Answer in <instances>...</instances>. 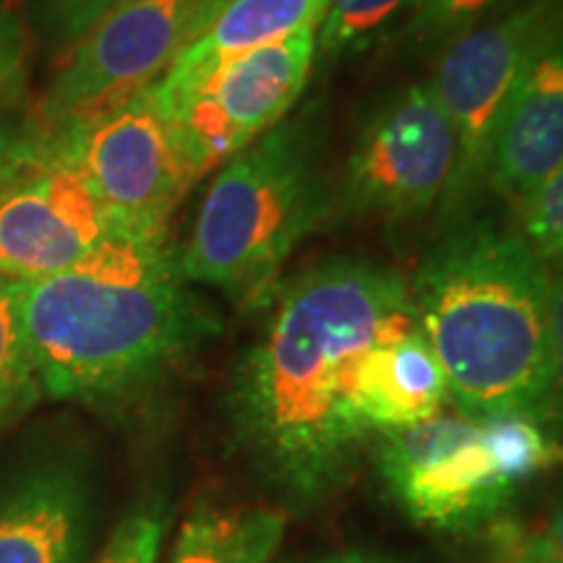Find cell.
<instances>
[{"mask_svg":"<svg viewBox=\"0 0 563 563\" xmlns=\"http://www.w3.org/2000/svg\"><path fill=\"white\" fill-rule=\"evenodd\" d=\"M232 371L230 435L295 509L342 490L376 435L357 412V373L384 336L415 327L410 285L394 266L329 256L282 279Z\"/></svg>","mask_w":563,"mask_h":563,"instance_id":"obj_1","label":"cell"},{"mask_svg":"<svg viewBox=\"0 0 563 563\" xmlns=\"http://www.w3.org/2000/svg\"><path fill=\"white\" fill-rule=\"evenodd\" d=\"M19 290L42 394L63 402H139L222 332L167 235L118 232L74 269Z\"/></svg>","mask_w":563,"mask_h":563,"instance_id":"obj_2","label":"cell"},{"mask_svg":"<svg viewBox=\"0 0 563 563\" xmlns=\"http://www.w3.org/2000/svg\"><path fill=\"white\" fill-rule=\"evenodd\" d=\"M412 316L467 420L551 422L561 386V290L514 224L462 217L407 277Z\"/></svg>","mask_w":563,"mask_h":563,"instance_id":"obj_3","label":"cell"},{"mask_svg":"<svg viewBox=\"0 0 563 563\" xmlns=\"http://www.w3.org/2000/svg\"><path fill=\"white\" fill-rule=\"evenodd\" d=\"M327 144L323 104L308 102L217 167L178 253L183 279L243 313L264 311L295 249L332 220Z\"/></svg>","mask_w":563,"mask_h":563,"instance_id":"obj_4","label":"cell"},{"mask_svg":"<svg viewBox=\"0 0 563 563\" xmlns=\"http://www.w3.org/2000/svg\"><path fill=\"white\" fill-rule=\"evenodd\" d=\"M37 133L47 157L79 175L110 220L133 235H167L173 211L196 186L152 87L118 108Z\"/></svg>","mask_w":563,"mask_h":563,"instance_id":"obj_5","label":"cell"},{"mask_svg":"<svg viewBox=\"0 0 563 563\" xmlns=\"http://www.w3.org/2000/svg\"><path fill=\"white\" fill-rule=\"evenodd\" d=\"M561 0H525L441 47L431 84L454 133V170L439 203L443 224L475 214L488 191L493 133L519 68L561 26Z\"/></svg>","mask_w":563,"mask_h":563,"instance_id":"obj_6","label":"cell"},{"mask_svg":"<svg viewBox=\"0 0 563 563\" xmlns=\"http://www.w3.org/2000/svg\"><path fill=\"white\" fill-rule=\"evenodd\" d=\"M454 170V133L431 84L386 95L357 131L334 180L332 217L410 224L439 209Z\"/></svg>","mask_w":563,"mask_h":563,"instance_id":"obj_7","label":"cell"},{"mask_svg":"<svg viewBox=\"0 0 563 563\" xmlns=\"http://www.w3.org/2000/svg\"><path fill=\"white\" fill-rule=\"evenodd\" d=\"M378 477L407 519L435 532H475L509 509L517 488L504 481L481 422L435 415L376 435Z\"/></svg>","mask_w":563,"mask_h":563,"instance_id":"obj_8","label":"cell"},{"mask_svg":"<svg viewBox=\"0 0 563 563\" xmlns=\"http://www.w3.org/2000/svg\"><path fill=\"white\" fill-rule=\"evenodd\" d=\"M194 0H129L58 58L32 112L37 131L84 121L150 89L180 53Z\"/></svg>","mask_w":563,"mask_h":563,"instance_id":"obj_9","label":"cell"},{"mask_svg":"<svg viewBox=\"0 0 563 563\" xmlns=\"http://www.w3.org/2000/svg\"><path fill=\"white\" fill-rule=\"evenodd\" d=\"M316 66V26L222 63L170 121L199 183L298 108Z\"/></svg>","mask_w":563,"mask_h":563,"instance_id":"obj_10","label":"cell"},{"mask_svg":"<svg viewBox=\"0 0 563 563\" xmlns=\"http://www.w3.org/2000/svg\"><path fill=\"white\" fill-rule=\"evenodd\" d=\"M118 232L125 230L79 175L45 154L37 170L0 199V277L30 282L68 272Z\"/></svg>","mask_w":563,"mask_h":563,"instance_id":"obj_11","label":"cell"},{"mask_svg":"<svg viewBox=\"0 0 563 563\" xmlns=\"http://www.w3.org/2000/svg\"><path fill=\"white\" fill-rule=\"evenodd\" d=\"M561 26L548 32L519 68L493 133L488 191L514 201L563 170Z\"/></svg>","mask_w":563,"mask_h":563,"instance_id":"obj_12","label":"cell"},{"mask_svg":"<svg viewBox=\"0 0 563 563\" xmlns=\"http://www.w3.org/2000/svg\"><path fill=\"white\" fill-rule=\"evenodd\" d=\"M95 498L79 462L58 456L0 490V563H87Z\"/></svg>","mask_w":563,"mask_h":563,"instance_id":"obj_13","label":"cell"},{"mask_svg":"<svg viewBox=\"0 0 563 563\" xmlns=\"http://www.w3.org/2000/svg\"><path fill=\"white\" fill-rule=\"evenodd\" d=\"M327 9L329 0H232L152 84L159 110L165 112V118L170 115L222 63L290 37L308 26L319 30Z\"/></svg>","mask_w":563,"mask_h":563,"instance_id":"obj_14","label":"cell"},{"mask_svg":"<svg viewBox=\"0 0 563 563\" xmlns=\"http://www.w3.org/2000/svg\"><path fill=\"white\" fill-rule=\"evenodd\" d=\"M449 386L418 323L384 336L357 373V412L373 435L418 426L443 412Z\"/></svg>","mask_w":563,"mask_h":563,"instance_id":"obj_15","label":"cell"},{"mask_svg":"<svg viewBox=\"0 0 563 563\" xmlns=\"http://www.w3.org/2000/svg\"><path fill=\"white\" fill-rule=\"evenodd\" d=\"M285 530L277 506H199L180 525L170 563H272Z\"/></svg>","mask_w":563,"mask_h":563,"instance_id":"obj_16","label":"cell"},{"mask_svg":"<svg viewBox=\"0 0 563 563\" xmlns=\"http://www.w3.org/2000/svg\"><path fill=\"white\" fill-rule=\"evenodd\" d=\"M42 397L37 365L21 316L19 282L0 277V431Z\"/></svg>","mask_w":563,"mask_h":563,"instance_id":"obj_17","label":"cell"},{"mask_svg":"<svg viewBox=\"0 0 563 563\" xmlns=\"http://www.w3.org/2000/svg\"><path fill=\"white\" fill-rule=\"evenodd\" d=\"M415 0H329L319 30L316 58L342 60L361 55L407 16Z\"/></svg>","mask_w":563,"mask_h":563,"instance_id":"obj_18","label":"cell"},{"mask_svg":"<svg viewBox=\"0 0 563 563\" xmlns=\"http://www.w3.org/2000/svg\"><path fill=\"white\" fill-rule=\"evenodd\" d=\"M481 431L493 464L504 475V481L517 490L545 473L559 456V446L548 433L545 422L522 418V415L481 420Z\"/></svg>","mask_w":563,"mask_h":563,"instance_id":"obj_19","label":"cell"},{"mask_svg":"<svg viewBox=\"0 0 563 563\" xmlns=\"http://www.w3.org/2000/svg\"><path fill=\"white\" fill-rule=\"evenodd\" d=\"M501 3L504 0H415L397 32L399 42L418 51L446 47L481 26V21Z\"/></svg>","mask_w":563,"mask_h":563,"instance_id":"obj_20","label":"cell"},{"mask_svg":"<svg viewBox=\"0 0 563 563\" xmlns=\"http://www.w3.org/2000/svg\"><path fill=\"white\" fill-rule=\"evenodd\" d=\"M522 241L534 251L540 262L561 264L563 253V170H555L532 186L530 191L511 201Z\"/></svg>","mask_w":563,"mask_h":563,"instance_id":"obj_21","label":"cell"},{"mask_svg":"<svg viewBox=\"0 0 563 563\" xmlns=\"http://www.w3.org/2000/svg\"><path fill=\"white\" fill-rule=\"evenodd\" d=\"M129 0H26V19L47 51L63 55L97 21Z\"/></svg>","mask_w":563,"mask_h":563,"instance_id":"obj_22","label":"cell"},{"mask_svg":"<svg viewBox=\"0 0 563 563\" xmlns=\"http://www.w3.org/2000/svg\"><path fill=\"white\" fill-rule=\"evenodd\" d=\"M170 509L159 496L133 506L121 519L108 545L97 555L95 563H159V551L165 543Z\"/></svg>","mask_w":563,"mask_h":563,"instance_id":"obj_23","label":"cell"},{"mask_svg":"<svg viewBox=\"0 0 563 563\" xmlns=\"http://www.w3.org/2000/svg\"><path fill=\"white\" fill-rule=\"evenodd\" d=\"M45 159L42 139L32 121H11L0 112V199L16 188Z\"/></svg>","mask_w":563,"mask_h":563,"instance_id":"obj_24","label":"cell"},{"mask_svg":"<svg viewBox=\"0 0 563 563\" xmlns=\"http://www.w3.org/2000/svg\"><path fill=\"white\" fill-rule=\"evenodd\" d=\"M26 53L30 34L21 13L0 9V112L16 104L26 87Z\"/></svg>","mask_w":563,"mask_h":563,"instance_id":"obj_25","label":"cell"},{"mask_svg":"<svg viewBox=\"0 0 563 563\" xmlns=\"http://www.w3.org/2000/svg\"><path fill=\"white\" fill-rule=\"evenodd\" d=\"M509 563H563L561 519H548L534 530L511 525Z\"/></svg>","mask_w":563,"mask_h":563,"instance_id":"obj_26","label":"cell"},{"mask_svg":"<svg viewBox=\"0 0 563 563\" xmlns=\"http://www.w3.org/2000/svg\"><path fill=\"white\" fill-rule=\"evenodd\" d=\"M232 0H194V11H191V21H188V30H186V40H183V47L188 42L199 37V34L207 30V26L214 21L220 13L228 9ZM180 47V51H183Z\"/></svg>","mask_w":563,"mask_h":563,"instance_id":"obj_27","label":"cell"},{"mask_svg":"<svg viewBox=\"0 0 563 563\" xmlns=\"http://www.w3.org/2000/svg\"><path fill=\"white\" fill-rule=\"evenodd\" d=\"M316 563H402L389 553L371 551V548H342V551L329 553Z\"/></svg>","mask_w":563,"mask_h":563,"instance_id":"obj_28","label":"cell"},{"mask_svg":"<svg viewBox=\"0 0 563 563\" xmlns=\"http://www.w3.org/2000/svg\"><path fill=\"white\" fill-rule=\"evenodd\" d=\"M509 540H511V525L498 522L493 527L490 534V563H509Z\"/></svg>","mask_w":563,"mask_h":563,"instance_id":"obj_29","label":"cell"}]
</instances>
